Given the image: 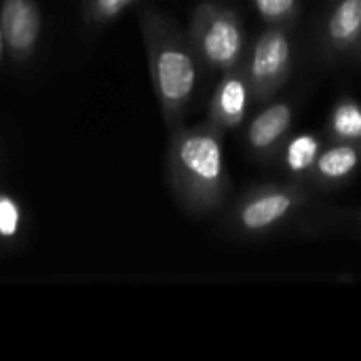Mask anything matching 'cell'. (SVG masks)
<instances>
[{
  "label": "cell",
  "mask_w": 361,
  "mask_h": 361,
  "mask_svg": "<svg viewBox=\"0 0 361 361\" xmlns=\"http://www.w3.org/2000/svg\"><path fill=\"white\" fill-rule=\"evenodd\" d=\"M131 2L133 0H95V8H97L99 17H114Z\"/></svg>",
  "instance_id": "obj_15"
},
{
  "label": "cell",
  "mask_w": 361,
  "mask_h": 361,
  "mask_svg": "<svg viewBox=\"0 0 361 361\" xmlns=\"http://www.w3.org/2000/svg\"><path fill=\"white\" fill-rule=\"evenodd\" d=\"M322 44L330 55H349L361 47V0H336L322 27Z\"/></svg>",
  "instance_id": "obj_8"
},
{
  "label": "cell",
  "mask_w": 361,
  "mask_h": 361,
  "mask_svg": "<svg viewBox=\"0 0 361 361\" xmlns=\"http://www.w3.org/2000/svg\"><path fill=\"white\" fill-rule=\"evenodd\" d=\"M328 133L336 142H361V104L353 97H341L330 116Z\"/></svg>",
  "instance_id": "obj_12"
},
{
  "label": "cell",
  "mask_w": 361,
  "mask_h": 361,
  "mask_svg": "<svg viewBox=\"0 0 361 361\" xmlns=\"http://www.w3.org/2000/svg\"><path fill=\"white\" fill-rule=\"evenodd\" d=\"M142 30L148 49V63L157 99L169 125H178L188 110L197 89L199 68L190 38L165 15L146 11Z\"/></svg>",
  "instance_id": "obj_2"
},
{
  "label": "cell",
  "mask_w": 361,
  "mask_h": 361,
  "mask_svg": "<svg viewBox=\"0 0 361 361\" xmlns=\"http://www.w3.org/2000/svg\"><path fill=\"white\" fill-rule=\"evenodd\" d=\"M190 44L209 70L226 72L247 57V34L239 15L220 2H201L190 17Z\"/></svg>",
  "instance_id": "obj_3"
},
{
  "label": "cell",
  "mask_w": 361,
  "mask_h": 361,
  "mask_svg": "<svg viewBox=\"0 0 361 361\" xmlns=\"http://www.w3.org/2000/svg\"><path fill=\"white\" fill-rule=\"evenodd\" d=\"M252 99V87L247 80L245 66L231 68L222 72V78L218 80L212 102H209V114L207 123L216 127L220 133L233 131L243 125Z\"/></svg>",
  "instance_id": "obj_6"
},
{
  "label": "cell",
  "mask_w": 361,
  "mask_h": 361,
  "mask_svg": "<svg viewBox=\"0 0 361 361\" xmlns=\"http://www.w3.org/2000/svg\"><path fill=\"white\" fill-rule=\"evenodd\" d=\"M294 125V106L290 102L267 104L245 125V146L258 161H269L277 154Z\"/></svg>",
  "instance_id": "obj_7"
},
{
  "label": "cell",
  "mask_w": 361,
  "mask_h": 361,
  "mask_svg": "<svg viewBox=\"0 0 361 361\" xmlns=\"http://www.w3.org/2000/svg\"><path fill=\"white\" fill-rule=\"evenodd\" d=\"M307 199L305 186L296 182L254 186L235 203L228 224L241 237H262L296 216Z\"/></svg>",
  "instance_id": "obj_4"
},
{
  "label": "cell",
  "mask_w": 361,
  "mask_h": 361,
  "mask_svg": "<svg viewBox=\"0 0 361 361\" xmlns=\"http://www.w3.org/2000/svg\"><path fill=\"white\" fill-rule=\"evenodd\" d=\"M322 148H324L322 137L315 135V133H298V135L290 137L283 144V165H286V169L296 178L313 176V167L317 163V157H319Z\"/></svg>",
  "instance_id": "obj_11"
},
{
  "label": "cell",
  "mask_w": 361,
  "mask_h": 361,
  "mask_svg": "<svg viewBox=\"0 0 361 361\" xmlns=\"http://www.w3.org/2000/svg\"><path fill=\"white\" fill-rule=\"evenodd\" d=\"M2 42H4V38H2V30H0V49H2Z\"/></svg>",
  "instance_id": "obj_16"
},
{
  "label": "cell",
  "mask_w": 361,
  "mask_h": 361,
  "mask_svg": "<svg viewBox=\"0 0 361 361\" xmlns=\"http://www.w3.org/2000/svg\"><path fill=\"white\" fill-rule=\"evenodd\" d=\"M222 135L209 123L178 129L167 150V178L173 197L190 216L220 209L231 190Z\"/></svg>",
  "instance_id": "obj_1"
},
{
  "label": "cell",
  "mask_w": 361,
  "mask_h": 361,
  "mask_svg": "<svg viewBox=\"0 0 361 361\" xmlns=\"http://www.w3.org/2000/svg\"><path fill=\"white\" fill-rule=\"evenodd\" d=\"M243 66L252 87V99L256 104L273 99L292 74V42L288 27L269 25L254 40Z\"/></svg>",
  "instance_id": "obj_5"
},
{
  "label": "cell",
  "mask_w": 361,
  "mask_h": 361,
  "mask_svg": "<svg viewBox=\"0 0 361 361\" xmlns=\"http://www.w3.org/2000/svg\"><path fill=\"white\" fill-rule=\"evenodd\" d=\"M0 30L4 44L17 53L27 55L40 34V13L34 0H2Z\"/></svg>",
  "instance_id": "obj_9"
},
{
  "label": "cell",
  "mask_w": 361,
  "mask_h": 361,
  "mask_svg": "<svg viewBox=\"0 0 361 361\" xmlns=\"http://www.w3.org/2000/svg\"><path fill=\"white\" fill-rule=\"evenodd\" d=\"M19 231V207L13 199L0 197V237L11 239Z\"/></svg>",
  "instance_id": "obj_14"
},
{
  "label": "cell",
  "mask_w": 361,
  "mask_h": 361,
  "mask_svg": "<svg viewBox=\"0 0 361 361\" xmlns=\"http://www.w3.org/2000/svg\"><path fill=\"white\" fill-rule=\"evenodd\" d=\"M357 222H360V226H361V212L357 214Z\"/></svg>",
  "instance_id": "obj_17"
},
{
  "label": "cell",
  "mask_w": 361,
  "mask_h": 361,
  "mask_svg": "<svg viewBox=\"0 0 361 361\" xmlns=\"http://www.w3.org/2000/svg\"><path fill=\"white\" fill-rule=\"evenodd\" d=\"M361 169V142H336L324 146L313 167V180L322 186H341Z\"/></svg>",
  "instance_id": "obj_10"
},
{
  "label": "cell",
  "mask_w": 361,
  "mask_h": 361,
  "mask_svg": "<svg viewBox=\"0 0 361 361\" xmlns=\"http://www.w3.org/2000/svg\"><path fill=\"white\" fill-rule=\"evenodd\" d=\"M252 2L269 25H283V27H290L296 21L300 8L298 0H252Z\"/></svg>",
  "instance_id": "obj_13"
}]
</instances>
